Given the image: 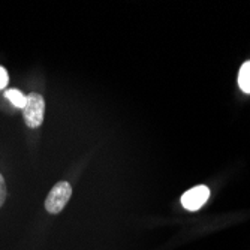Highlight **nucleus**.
<instances>
[{"label":"nucleus","mask_w":250,"mask_h":250,"mask_svg":"<svg viewBox=\"0 0 250 250\" xmlns=\"http://www.w3.org/2000/svg\"><path fill=\"white\" fill-rule=\"evenodd\" d=\"M8 81H9V77H8V72L5 67L0 66V90L5 88L8 85Z\"/></svg>","instance_id":"7"},{"label":"nucleus","mask_w":250,"mask_h":250,"mask_svg":"<svg viewBox=\"0 0 250 250\" xmlns=\"http://www.w3.org/2000/svg\"><path fill=\"white\" fill-rule=\"evenodd\" d=\"M5 201H6V183H5L3 175L0 174V207L3 206Z\"/></svg>","instance_id":"6"},{"label":"nucleus","mask_w":250,"mask_h":250,"mask_svg":"<svg viewBox=\"0 0 250 250\" xmlns=\"http://www.w3.org/2000/svg\"><path fill=\"white\" fill-rule=\"evenodd\" d=\"M208 196H210V189L207 186L204 185L196 186L188 190L186 193H183V196H181V206L189 211H196L208 201Z\"/></svg>","instance_id":"3"},{"label":"nucleus","mask_w":250,"mask_h":250,"mask_svg":"<svg viewBox=\"0 0 250 250\" xmlns=\"http://www.w3.org/2000/svg\"><path fill=\"white\" fill-rule=\"evenodd\" d=\"M238 85L244 93L250 95V60L244 62L238 72Z\"/></svg>","instance_id":"4"},{"label":"nucleus","mask_w":250,"mask_h":250,"mask_svg":"<svg viewBox=\"0 0 250 250\" xmlns=\"http://www.w3.org/2000/svg\"><path fill=\"white\" fill-rule=\"evenodd\" d=\"M5 98L17 108H24L26 105V96L22 95L18 88H9L5 92Z\"/></svg>","instance_id":"5"},{"label":"nucleus","mask_w":250,"mask_h":250,"mask_svg":"<svg viewBox=\"0 0 250 250\" xmlns=\"http://www.w3.org/2000/svg\"><path fill=\"white\" fill-rule=\"evenodd\" d=\"M72 196V186L67 181H59L45 199V210L51 214H59L66 207Z\"/></svg>","instance_id":"1"},{"label":"nucleus","mask_w":250,"mask_h":250,"mask_svg":"<svg viewBox=\"0 0 250 250\" xmlns=\"http://www.w3.org/2000/svg\"><path fill=\"white\" fill-rule=\"evenodd\" d=\"M45 101L39 93H30L26 96V105L22 108V117L29 127L36 129L43 122Z\"/></svg>","instance_id":"2"}]
</instances>
